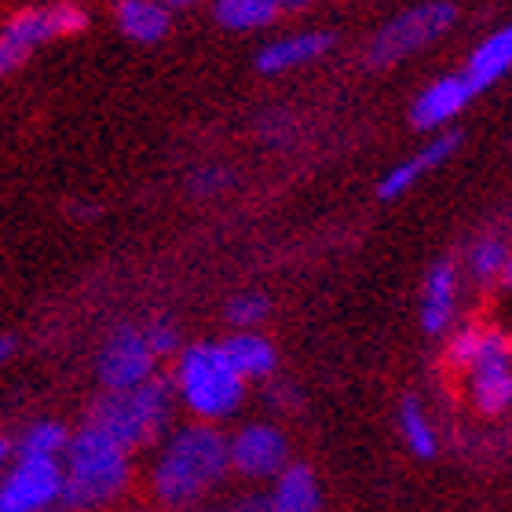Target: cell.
I'll return each mask as SVG.
<instances>
[{
  "label": "cell",
  "instance_id": "83f0119b",
  "mask_svg": "<svg viewBox=\"0 0 512 512\" xmlns=\"http://www.w3.org/2000/svg\"><path fill=\"white\" fill-rule=\"evenodd\" d=\"M293 399H297V395H293V388H286V384H271V392H267V403H275L278 410H289Z\"/></svg>",
  "mask_w": 512,
  "mask_h": 512
},
{
  "label": "cell",
  "instance_id": "30bf717a",
  "mask_svg": "<svg viewBox=\"0 0 512 512\" xmlns=\"http://www.w3.org/2000/svg\"><path fill=\"white\" fill-rule=\"evenodd\" d=\"M458 147H461V132H454V128L432 136V143H425L417 154H410L406 161H399V165H392V169L384 172L381 180H377V198H381V202H395V198L410 194L417 183L425 180L428 172L454 158V150Z\"/></svg>",
  "mask_w": 512,
  "mask_h": 512
},
{
  "label": "cell",
  "instance_id": "277c9868",
  "mask_svg": "<svg viewBox=\"0 0 512 512\" xmlns=\"http://www.w3.org/2000/svg\"><path fill=\"white\" fill-rule=\"evenodd\" d=\"M176 392H172L169 377H150V381L125 388V392H99L96 403L88 406L85 425L110 436L128 454L139 450H154L161 436L176 421Z\"/></svg>",
  "mask_w": 512,
  "mask_h": 512
},
{
  "label": "cell",
  "instance_id": "5bb4252c",
  "mask_svg": "<svg viewBox=\"0 0 512 512\" xmlns=\"http://www.w3.org/2000/svg\"><path fill=\"white\" fill-rule=\"evenodd\" d=\"M512 352V337L502 333L498 326H487V322H461L450 330L447 341V366L454 374H469L472 366H480L483 359H494V355Z\"/></svg>",
  "mask_w": 512,
  "mask_h": 512
},
{
  "label": "cell",
  "instance_id": "3957f363",
  "mask_svg": "<svg viewBox=\"0 0 512 512\" xmlns=\"http://www.w3.org/2000/svg\"><path fill=\"white\" fill-rule=\"evenodd\" d=\"M169 384L176 392V406L187 410L191 421L216 428H224L231 417H238L249 395V384L227 363L220 341L183 344L180 355L172 359Z\"/></svg>",
  "mask_w": 512,
  "mask_h": 512
},
{
  "label": "cell",
  "instance_id": "6da1fadb",
  "mask_svg": "<svg viewBox=\"0 0 512 512\" xmlns=\"http://www.w3.org/2000/svg\"><path fill=\"white\" fill-rule=\"evenodd\" d=\"M231 480L227 432L202 421L172 425L150 454L147 502L161 512H191L213 505Z\"/></svg>",
  "mask_w": 512,
  "mask_h": 512
},
{
  "label": "cell",
  "instance_id": "e575fe53",
  "mask_svg": "<svg viewBox=\"0 0 512 512\" xmlns=\"http://www.w3.org/2000/svg\"><path fill=\"white\" fill-rule=\"evenodd\" d=\"M502 282L512 286V249H509V260H505V271H502Z\"/></svg>",
  "mask_w": 512,
  "mask_h": 512
},
{
  "label": "cell",
  "instance_id": "7c38bea8",
  "mask_svg": "<svg viewBox=\"0 0 512 512\" xmlns=\"http://www.w3.org/2000/svg\"><path fill=\"white\" fill-rule=\"evenodd\" d=\"M458 326V267L450 260H436L428 267L421 289V330L428 337H443Z\"/></svg>",
  "mask_w": 512,
  "mask_h": 512
},
{
  "label": "cell",
  "instance_id": "f546056e",
  "mask_svg": "<svg viewBox=\"0 0 512 512\" xmlns=\"http://www.w3.org/2000/svg\"><path fill=\"white\" fill-rule=\"evenodd\" d=\"M114 512H161V509H158V505H150L147 498H143V502H132V498H128V502L118 505Z\"/></svg>",
  "mask_w": 512,
  "mask_h": 512
},
{
  "label": "cell",
  "instance_id": "f1b7e54d",
  "mask_svg": "<svg viewBox=\"0 0 512 512\" xmlns=\"http://www.w3.org/2000/svg\"><path fill=\"white\" fill-rule=\"evenodd\" d=\"M315 0H278V8H282V15H297V11H308Z\"/></svg>",
  "mask_w": 512,
  "mask_h": 512
},
{
  "label": "cell",
  "instance_id": "1f68e13d",
  "mask_svg": "<svg viewBox=\"0 0 512 512\" xmlns=\"http://www.w3.org/2000/svg\"><path fill=\"white\" fill-rule=\"evenodd\" d=\"M11 352H15V341H11V337H0V366L8 363Z\"/></svg>",
  "mask_w": 512,
  "mask_h": 512
},
{
  "label": "cell",
  "instance_id": "8fae6325",
  "mask_svg": "<svg viewBox=\"0 0 512 512\" xmlns=\"http://www.w3.org/2000/svg\"><path fill=\"white\" fill-rule=\"evenodd\" d=\"M461 381L465 399L480 417H502L512 410V352L483 359L469 374H461Z\"/></svg>",
  "mask_w": 512,
  "mask_h": 512
},
{
  "label": "cell",
  "instance_id": "5b68a950",
  "mask_svg": "<svg viewBox=\"0 0 512 512\" xmlns=\"http://www.w3.org/2000/svg\"><path fill=\"white\" fill-rule=\"evenodd\" d=\"M454 22H458V8L450 0H425V4L399 11L370 37V44H366V66L384 70V66L403 63V59L417 55L421 48L436 44L439 37H447Z\"/></svg>",
  "mask_w": 512,
  "mask_h": 512
},
{
  "label": "cell",
  "instance_id": "836d02e7",
  "mask_svg": "<svg viewBox=\"0 0 512 512\" xmlns=\"http://www.w3.org/2000/svg\"><path fill=\"white\" fill-rule=\"evenodd\" d=\"M191 512H231V502H227V505L213 502V505H202V509H191Z\"/></svg>",
  "mask_w": 512,
  "mask_h": 512
},
{
  "label": "cell",
  "instance_id": "44dd1931",
  "mask_svg": "<svg viewBox=\"0 0 512 512\" xmlns=\"http://www.w3.org/2000/svg\"><path fill=\"white\" fill-rule=\"evenodd\" d=\"M70 428L63 421H33L22 439L15 443V458H63L66 443H70Z\"/></svg>",
  "mask_w": 512,
  "mask_h": 512
},
{
  "label": "cell",
  "instance_id": "ffe728a7",
  "mask_svg": "<svg viewBox=\"0 0 512 512\" xmlns=\"http://www.w3.org/2000/svg\"><path fill=\"white\" fill-rule=\"evenodd\" d=\"M278 15H282L278 0H213V19L235 33L267 30L278 22Z\"/></svg>",
  "mask_w": 512,
  "mask_h": 512
},
{
  "label": "cell",
  "instance_id": "7a4b0ae2",
  "mask_svg": "<svg viewBox=\"0 0 512 512\" xmlns=\"http://www.w3.org/2000/svg\"><path fill=\"white\" fill-rule=\"evenodd\" d=\"M136 454H128L110 436L81 425L66 443L63 458V505L70 512H114L132 498Z\"/></svg>",
  "mask_w": 512,
  "mask_h": 512
},
{
  "label": "cell",
  "instance_id": "484cf974",
  "mask_svg": "<svg viewBox=\"0 0 512 512\" xmlns=\"http://www.w3.org/2000/svg\"><path fill=\"white\" fill-rule=\"evenodd\" d=\"M26 48H22L19 41H11L8 33H0V74H8V70H15V66L26 59Z\"/></svg>",
  "mask_w": 512,
  "mask_h": 512
},
{
  "label": "cell",
  "instance_id": "d590c367",
  "mask_svg": "<svg viewBox=\"0 0 512 512\" xmlns=\"http://www.w3.org/2000/svg\"><path fill=\"white\" fill-rule=\"evenodd\" d=\"M44 512H70L66 505H52V509H44Z\"/></svg>",
  "mask_w": 512,
  "mask_h": 512
},
{
  "label": "cell",
  "instance_id": "9c48e42d",
  "mask_svg": "<svg viewBox=\"0 0 512 512\" xmlns=\"http://www.w3.org/2000/svg\"><path fill=\"white\" fill-rule=\"evenodd\" d=\"M476 96H480V92H476V85L465 77V70H461V74L436 77V81L414 99L410 125L421 128V132H439V128H447L450 121L458 118Z\"/></svg>",
  "mask_w": 512,
  "mask_h": 512
},
{
  "label": "cell",
  "instance_id": "7402d4cb",
  "mask_svg": "<svg viewBox=\"0 0 512 512\" xmlns=\"http://www.w3.org/2000/svg\"><path fill=\"white\" fill-rule=\"evenodd\" d=\"M505 260H509V246H505V238H498V235L476 238L469 246V253H465V267H469V275L476 278L480 286L502 282Z\"/></svg>",
  "mask_w": 512,
  "mask_h": 512
},
{
  "label": "cell",
  "instance_id": "4dcf8cb0",
  "mask_svg": "<svg viewBox=\"0 0 512 512\" xmlns=\"http://www.w3.org/2000/svg\"><path fill=\"white\" fill-rule=\"evenodd\" d=\"M11 458H15V443H11L8 436H0V469H4Z\"/></svg>",
  "mask_w": 512,
  "mask_h": 512
},
{
  "label": "cell",
  "instance_id": "ac0fdd59",
  "mask_svg": "<svg viewBox=\"0 0 512 512\" xmlns=\"http://www.w3.org/2000/svg\"><path fill=\"white\" fill-rule=\"evenodd\" d=\"M512 70V22L494 30L491 37H483L469 55V66H465V77H469L476 92L498 85L505 74Z\"/></svg>",
  "mask_w": 512,
  "mask_h": 512
},
{
  "label": "cell",
  "instance_id": "d6a6232c",
  "mask_svg": "<svg viewBox=\"0 0 512 512\" xmlns=\"http://www.w3.org/2000/svg\"><path fill=\"white\" fill-rule=\"evenodd\" d=\"M161 4H165V8H194V4H202V0H161Z\"/></svg>",
  "mask_w": 512,
  "mask_h": 512
},
{
  "label": "cell",
  "instance_id": "2e32d148",
  "mask_svg": "<svg viewBox=\"0 0 512 512\" xmlns=\"http://www.w3.org/2000/svg\"><path fill=\"white\" fill-rule=\"evenodd\" d=\"M227 363L235 366L238 377L246 384L253 381H271L278 370V348L267 341L260 330H235L231 337L220 341Z\"/></svg>",
  "mask_w": 512,
  "mask_h": 512
},
{
  "label": "cell",
  "instance_id": "4316f807",
  "mask_svg": "<svg viewBox=\"0 0 512 512\" xmlns=\"http://www.w3.org/2000/svg\"><path fill=\"white\" fill-rule=\"evenodd\" d=\"M231 512H271V509H267L264 491H253V494H242V498H235V502H231Z\"/></svg>",
  "mask_w": 512,
  "mask_h": 512
},
{
  "label": "cell",
  "instance_id": "d6986e66",
  "mask_svg": "<svg viewBox=\"0 0 512 512\" xmlns=\"http://www.w3.org/2000/svg\"><path fill=\"white\" fill-rule=\"evenodd\" d=\"M118 30L136 44H158L172 30V11L161 0H121Z\"/></svg>",
  "mask_w": 512,
  "mask_h": 512
},
{
  "label": "cell",
  "instance_id": "603a6c76",
  "mask_svg": "<svg viewBox=\"0 0 512 512\" xmlns=\"http://www.w3.org/2000/svg\"><path fill=\"white\" fill-rule=\"evenodd\" d=\"M267 315H271V300L264 293H238L227 300V322L235 330H260Z\"/></svg>",
  "mask_w": 512,
  "mask_h": 512
},
{
  "label": "cell",
  "instance_id": "9a60e30c",
  "mask_svg": "<svg viewBox=\"0 0 512 512\" xmlns=\"http://www.w3.org/2000/svg\"><path fill=\"white\" fill-rule=\"evenodd\" d=\"M330 48H333V33L326 30L289 33V37H278V41L264 44L256 52V70L260 74H289V70L319 63L322 55H330Z\"/></svg>",
  "mask_w": 512,
  "mask_h": 512
},
{
  "label": "cell",
  "instance_id": "4fadbf2b",
  "mask_svg": "<svg viewBox=\"0 0 512 512\" xmlns=\"http://www.w3.org/2000/svg\"><path fill=\"white\" fill-rule=\"evenodd\" d=\"M264 498L271 512H326L319 472L304 465V461H289L286 469L267 483Z\"/></svg>",
  "mask_w": 512,
  "mask_h": 512
},
{
  "label": "cell",
  "instance_id": "e0dca14e",
  "mask_svg": "<svg viewBox=\"0 0 512 512\" xmlns=\"http://www.w3.org/2000/svg\"><path fill=\"white\" fill-rule=\"evenodd\" d=\"M395 432L403 439V447L410 450V458L417 461H436L439 458V428L428 414V406L421 403V395H403L399 410H395Z\"/></svg>",
  "mask_w": 512,
  "mask_h": 512
},
{
  "label": "cell",
  "instance_id": "ba28073f",
  "mask_svg": "<svg viewBox=\"0 0 512 512\" xmlns=\"http://www.w3.org/2000/svg\"><path fill=\"white\" fill-rule=\"evenodd\" d=\"M63 505L59 458H15L0 480V512H44Z\"/></svg>",
  "mask_w": 512,
  "mask_h": 512
},
{
  "label": "cell",
  "instance_id": "8992f818",
  "mask_svg": "<svg viewBox=\"0 0 512 512\" xmlns=\"http://www.w3.org/2000/svg\"><path fill=\"white\" fill-rule=\"evenodd\" d=\"M227 458L235 480L267 487L293 461V447L286 428H278L275 421H246L235 432H227Z\"/></svg>",
  "mask_w": 512,
  "mask_h": 512
},
{
  "label": "cell",
  "instance_id": "d4e9b609",
  "mask_svg": "<svg viewBox=\"0 0 512 512\" xmlns=\"http://www.w3.org/2000/svg\"><path fill=\"white\" fill-rule=\"evenodd\" d=\"M231 169H224V165H202V169H194L191 176V191L198 194V198H216V194H224L227 187H231Z\"/></svg>",
  "mask_w": 512,
  "mask_h": 512
},
{
  "label": "cell",
  "instance_id": "52a82bcc",
  "mask_svg": "<svg viewBox=\"0 0 512 512\" xmlns=\"http://www.w3.org/2000/svg\"><path fill=\"white\" fill-rule=\"evenodd\" d=\"M96 377L103 392H125L158 377V355L150 352L143 326H118L96 355Z\"/></svg>",
  "mask_w": 512,
  "mask_h": 512
},
{
  "label": "cell",
  "instance_id": "cb8c5ba5",
  "mask_svg": "<svg viewBox=\"0 0 512 512\" xmlns=\"http://www.w3.org/2000/svg\"><path fill=\"white\" fill-rule=\"evenodd\" d=\"M143 333H147V344H150V352L158 355V363L161 359H176L180 355V333H176V326L172 322H165V319H158V322H147L143 326Z\"/></svg>",
  "mask_w": 512,
  "mask_h": 512
}]
</instances>
